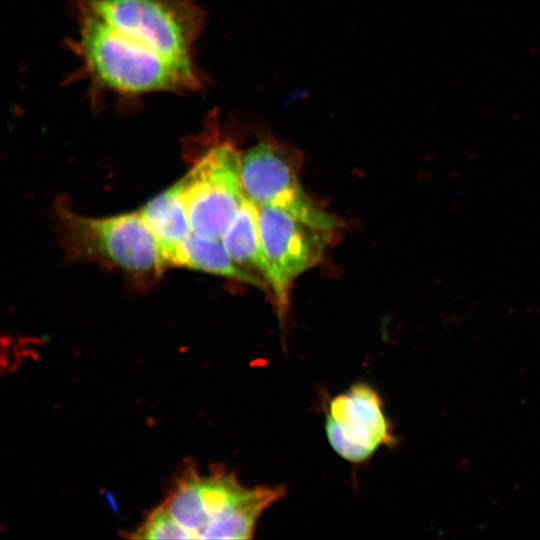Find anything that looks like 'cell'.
<instances>
[{
	"mask_svg": "<svg viewBox=\"0 0 540 540\" xmlns=\"http://www.w3.org/2000/svg\"><path fill=\"white\" fill-rule=\"evenodd\" d=\"M72 12V78L87 84L94 103L208 87L195 60L206 13L193 0H73Z\"/></svg>",
	"mask_w": 540,
	"mask_h": 540,
	"instance_id": "cell-1",
	"label": "cell"
},
{
	"mask_svg": "<svg viewBox=\"0 0 540 540\" xmlns=\"http://www.w3.org/2000/svg\"><path fill=\"white\" fill-rule=\"evenodd\" d=\"M285 492L283 486L246 487L224 467L199 473L190 462L161 505L187 539H249L262 513Z\"/></svg>",
	"mask_w": 540,
	"mask_h": 540,
	"instance_id": "cell-2",
	"label": "cell"
},
{
	"mask_svg": "<svg viewBox=\"0 0 540 540\" xmlns=\"http://www.w3.org/2000/svg\"><path fill=\"white\" fill-rule=\"evenodd\" d=\"M57 232L65 258L118 269L152 281L167 268L159 244L140 211L109 217L76 213L64 198L55 205Z\"/></svg>",
	"mask_w": 540,
	"mask_h": 540,
	"instance_id": "cell-3",
	"label": "cell"
},
{
	"mask_svg": "<svg viewBox=\"0 0 540 540\" xmlns=\"http://www.w3.org/2000/svg\"><path fill=\"white\" fill-rule=\"evenodd\" d=\"M199 139L205 149L184 175V199L192 233L221 239L247 198L242 157L234 142L220 137L219 114L214 109Z\"/></svg>",
	"mask_w": 540,
	"mask_h": 540,
	"instance_id": "cell-4",
	"label": "cell"
},
{
	"mask_svg": "<svg viewBox=\"0 0 540 540\" xmlns=\"http://www.w3.org/2000/svg\"><path fill=\"white\" fill-rule=\"evenodd\" d=\"M241 178L246 196L256 205L281 209L323 229H336L338 221L304 191L294 151L271 135L263 134L242 156Z\"/></svg>",
	"mask_w": 540,
	"mask_h": 540,
	"instance_id": "cell-5",
	"label": "cell"
},
{
	"mask_svg": "<svg viewBox=\"0 0 540 540\" xmlns=\"http://www.w3.org/2000/svg\"><path fill=\"white\" fill-rule=\"evenodd\" d=\"M259 232L280 320L289 307L294 280L320 261L332 230L323 229L271 206H258Z\"/></svg>",
	"mask_w": 540,
	"mask_h": 540,
	"instance_id": "cell-6",
	"label": "cell"
},
{
	"mask_svg": "<svg viewBox=\"0 0 540 540\" xmlns=\"http://www.w3.org/2000/svg\"><path fill=\"white\" fill-rule=\"evenodd\" d=\"M325 431L332 449L351 463L366 461L394 440L379 394L365 383L330 400Z\"/></svg>",
	"mask_w": 540,
	"mask_h": 540,
	"instance_id": "cell-7",
	"label": "cell"
},
{
	"mask_svg": "<svg viewBox=\"0 0 540 540\" xmlns=\"http://www.w3.org/2000/svg\"><path fill=\"white\" fill-rule=\"evenodd\" d=\"M160 247L167 268L176 267L180 246L192 234L181 178L140 210Z\"/></svg>",
	"mask_w": 540,
	"mask_h": 540,
	"instance_id": "cell-8",
	"label": "cell"
},
{
	"mask_svg": "<svg viewBox=\"0 0 540 540\" xmlns=\"http://www.w3.org/2000/svg\"><path fill=\"white\" fill-rule=\"evenodd\" d=\"M176 267L227 277L259 289H269L264 280L235 262L225 249L221 239L192 233L179 248Z\"/></svg>",
	"mask_w": 540,
	"mask_h": 540,
	"instance_id": "cell-9",
	"label": "cell"
},
{
	"mask_svg": "<svg viewBox=\"0 0 540 540\" xmlns=\"http://www.w3.org/2000/svg\"><path fill=\"white\" fill-rule=\"evenodd\" d=\"M221 241L237 264L268 285V267L259 232V208L248 197L223 233Z\"/></svg>",
	"mask_w": 540,
	"mask_h": 540,
	"instance_id": "cell-10",
	"label": "cell"
},
{
	"mask_svg": "<svg viewBox=\"0 0 540 540\" xmlns=\"http://www.w3.org/2000/svg\"><path fill=\"white\" fill-rule=\"evenodd\" d=\"M131 538L187 539L185 531L173 520L162 505L155 508Z\"/></svg>",
	"mask_w": 540,
	"mask_h": 540,
	"instance_id": "cell-11",
	"label": "cell"
}]
</instances>
